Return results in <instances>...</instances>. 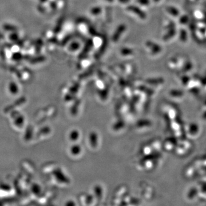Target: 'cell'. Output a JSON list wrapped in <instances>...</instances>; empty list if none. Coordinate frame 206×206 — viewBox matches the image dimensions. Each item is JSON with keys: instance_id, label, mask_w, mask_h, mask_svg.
I'll use <instances>...</instances> for the list:
<instances>
[{"instance_id": "obj_1", "label": "cell", "mask_w": 206, "mask_h": 206, "mask_svg": "<svg viewBox=\"0 0 206 206\" xmlns=\"http://www.w3.org/2000/svg\"><path fill=\"white\" fill-rule=\"evenodd\" d=\"M127 10H128V12L133 13L132 15H133L134 17L139 18V19L140 20H144L146 19V16L145 13H144L143 10H141L139 8H136L135 7H131L128 8Z\"/></svg>"}, {"instance_id": "obj_2", "label": "cell", "mask_w": 206, "mask_h": 206, "mask_svg": "<svg viewBox=\"0 0 206 206\" xmlns=\"http://www.w3.org/2000/svg\"><path fill=\"white\" fill-rule=\"evenodd\" d=\"M118 1L121 4H128L130 2V0H118Z\"/></svg>"}, {"instance_id": "obj_3", "label": "cell", "mask_w": 206, "mask_h": 206, "mask_svg": "<svg viewBox=\"0 0 206 206\" xmlns=\"http://www.w3.org/2000/svg\"><path fill=\"white\" fill-rule=\"evenodd\" d=\"M102 1H104V2H108V3H112V2H113V1H114V0H102Z\"/></svg>"}]
</instances>
